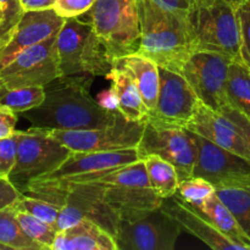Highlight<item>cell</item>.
Instances as JSON below:
<instances>
[{
    "label": "cell",
    "mask_w": 250,
    "mask_h": 250,
    "mask_svg": "<svg viewBox=\"0 0 250 250\" xmlns=\"http://www.w3.org/2000/svg\"><path fill=\"white\" fill-rule=\"evenodd\" d=\"M92 81V77L85 76H61L44 87V102L22 115L32 127L38 128L75 131L112 125L121 112L99 106L90 97Z\"/></svg>",
    "instance_id": "6da1fadb"
},
{
    "label": "cell",
    "mask_w": 250,
    "mask_h": 250,
    "mask_svg": "<svg viewBox=\"0 0 250 250\" xmlns=\"http://www.w3.org/2000/svg\"><path fill=\"white\" fill-rule=\"evenodd\" d=\"M60 181L84 183L119 220H132L163 205L164 199L150 187L144 161L95 173L71 176Z\"/></svg>",
    "instance_id": "7a4b0ae2"
},
{
    "label": "cell",
    "mask_w": 250,
    "mask_h": 250,
    "mask_svg": "<svg viewBox=\"0 0 250 250\" xmlns=\"http://www.w3.org/2000/svg\"><path fill=\"white\" fill-rule=\"evenodd\" d=\"M141 44L137 53L151 59L159 67L180 73L193 53L188 11H172L154 0H138Z\"/></svg>",
    "instance_id": "3957f363"
},
{
    "label": "cell",
    "mask_w": 250,
    "mask_h": 250,
    "mask_svg": "<svg viewBox=\"0 0 250 250\" xmlns=\"http://www.w3.org/2000/svg\"><path fill=\"white\" fill-rule=\"evenodd\" d=\"M194 51H214L242 62L237 10L229 0H193L187 12Z\"/></svg>",
    "instance_id": "277c9868"
},
{
    "label": "cell",
    "mask_w": 250,
    "mask_h": 250,
    "mask_svg": "<svg viewBox=\"0 0 250 250\" xmlns=\"http://www.w3.org/2000/svg\"><path fill=\"white\" fill-rule=\"evenodd\" d=\"M56 45L61 76H106L112 68L111 55L87 20L66 19Z\"/></svg>",
    "instance_id": "5b68a950"
},
{
    "label": "cell",
    "mask_w": 250,
    "mask_h": 250,
    "mask_svg": "<svg viewBox=\"0 0 250 250\" xmlns=\"http://www.w3.org/2000/svg\"><path fill=\"white\" fill-rule=\"evenodd\" d=\"M83 16L104 42L112 60L138 51V0H95L92 9Z\"/></svg>",
    "instance_id": "8992f818"
},
{
    "label": "cell",
    "mask_w": 250,
    "mask_h": 250,
    "mask_svg": "<svg viewBox=\"0 0 250 250\" xmlns=\"http://www.w3.org/2000/svg\"><path fill=\"white\" fill-rule=\"evenodd\" d=\"M71 153L46 128L31 127L19 131L16 165L9 178L21 190L31 181L56 170Z\"/></svg>",
    "instance_id": "52a82bcc"
},
{
    "label": "cell",
    "mask_w": 250,
    "mask_h": 250,
    "mask_svg": "<svg viewBox=\"0 0 250 250\" xmlns=\"http://www.w3.org/2000/svg\"><path fill=\"white\" fill-rule=\"evenodd\" d=\"M58 36L24 49L0 68V83L6 88L45 87L61 77Z\"/></svg>",
    "instance_id": "ba28073f"
},
{
    "label": "cell",
    "mask_w": 250,
    "mask_h": 250,
    "mask_svg": "<svg viewBox=\"0 0 250 250\" xmlns=\"http://www.w3.org/2000/svg\"><path fill=\"white\" fill-rule=\"evenodd\" d=\"M146 124V121H129L121 114L114 124L99 128L46 129L71 151H112L138 148Z\"/></svg>",
    "instance_id": "9c48e42d"
},
{
    "label": "cell",
    "mask_w": 250,
    "mask_h": 250,
    "mask_svg": "<svg viewBox=\"0 0 250 250\" xmlns=\"http://www.w3.org/2000/svg\"><path fill=\"white\" fill-rule=\"evenodd\" d=\"M181 226L161 207L132 220H121L115 233L119 250H173Z\"/></svg>",
    "instance_id": "30bf717a"
},
{
    "label": "cell",
    "mask_w": 250,
    "mask_h": 250,
    "mask_svg": "<svg viewBox=\"0 0 250 250\" xmlns=\"http://www.w3.org/2000/svg\"><path fill=\"white\" fill-rule=\"evenodd\" d=\"M138 150L146 155H159L176 167L181 181L193 176L198 149L192 132L182 127L156 126L146 122Z\"/></svg>",
    "instance_id": "8fae6325"
},
{
    "label": "cell",
    "mask_w": 250,
    "mask_h": 250,
    "mask_svg": "<svg viewBox=\"0 0 250 250\" xmlns=\"http://www.w3.org/2000/svg\"><path fill=\"white\" fill-rule=\"evenodd\" d=\"M198 155L193 176L209 181L215 188L250 187V160L193 133Z\"/></svg>",
    "instance_id": "7c38bea8"
},
{
    "label": "cell",
    "mask_w": 250,
    "mask_h": 250,
    "mask_svg": "<svg viewBox=\"0 0 250 250\" xmlns=\"http://www.w3.org/2000/svg\"><path fill=\"white\" fill-rule=\"evenodd\" d=\"M159 75L158 102L146 116V122L186 128L194 117L200 99L181 73L159 67Z\"/></svg>",
    "instance_id": "4fadbf2b"
},
{
    "label": "cell",
    "mask_w": 250,
    "mask_h": 250,
    "mask_svg": "<svg viewBox=\"0 0 250 250\" xmlns=\"http://www.w3.org/2000/svg\"><path fill=\"white\" fill-rule=\"evenodd\" d=\"M232 60L214 51H195L181 68L195 94L207 106L219 111L229 104L226 82Z\"/></svg>",
    "instance_id": "5bb4252c"
},
{
    "label": "cell",
    "mask_w": 250,
    "mask_h": 250,
    "mask_svg": "<svg viewBox=\"0 0 250 250\" xmlns=\"http://www.w3.org/2000/svg\"><path fill=\"white\" fill-rule=\"evenodd\" d=\"M65 20L54 9L24 11L10 41L0 48V68L24 49L58 36Z\"/></svg>",
    "instance_id": "9a60e30c"
},
{
    "label": "cell",
    "mask_w": 250,
    "mask_h": 250,
    "mask_svg": "<svg viewBox=\"0 0 250 250\" xmlns=\"http://www.w3.org/2000/svg\"><path fill=\"white\" fill-rule=\"evenodd\" d=\"M186 128L221 148L250 160V144L241 129L222 112L207 106L202 100L194 117Z\"/></svg>",
    "instance_id": "2e32d148"
},
{
    "label": "cell",
    "mask_w": 250,
    "mask_h": 250,
    "mask_svg": "<svg viewBox=\"0 0 250 250\" xmlns=\"http://www.w3.org/2000/svg\"><path fill=\"white\" fill-rule=\"evenodd\" d=\"M139 160H142V155L138 148L112 151H72L56 170L36 180H61L71 176L102 172Z\"/></svg>",
    "instance_id": "e0dca14e"
},
{
    "label": "cell",
    "mask_w": 250,
    "mask_h": 250,
    "mask_svg": "<svg viewBox=\"0 0 250 250\" xmlns=\"http://www.w3.org/2000/svg\"><path fill=\"white\" fill-rule=\"evenodd\" d=\"M168 199L170 202H165L164 199L161 209L175 221H177L181 229L204 242L208 247L216 250L243 249L239 244L234 243L221 233L202 211L189 203L185 202L177 194Z\"/></svg>",
    "instance_id": "ac0fdd59"
},
{
    "label": "cell",
    "mask_w": 250,
    "mask_h": 250,
    "mask_svg": "<svg viewBox=\"0 0 250 250\" xmlns=\"http://www.w3.org/2000/svg\"><path fill=\"white\" fill-rule=\"evenodd\" d=\"M53 250H119L114 236L92 220L84 219L75 226L59 231Z\"/></svg>",
    "instance_id": "d6986e66"
},
{
    "label": "cell",
    "mask_w": 250,
    "mask_h": 250,
    "mask_svg": "<svg viewBox=\"0 0 250 250\" xmlns=\"http://www.w3.org/2000/svg\"><path fill=\"white\" fill-rule=\"evenodd\" d=\"M112 67L120 68L131 76L143 97L148 111H153L158 102L160 85L158 63L142 54L133 53L115 58L112 60Z\"/></svg>",
    "instance_id": "ffe728a7"
},
{
    "label": "cell",
    "mask_w": 250,
    "mask_h": 250,
    "mask_svg": "<svg viewBox=\"0 0 250 250\" xmlns=\"http://www.w3.org/2000/svg\"><path fill=\"white\" fill-rule=\"evenodd\" d=\"M117 98L119 111L129 121H146L148 107L131 76L117 67H112L106 76Z\"/></svg>",
    "instance_id": "44dd1931"
},
{
    "label": "cell",
    "mask_w": 250,
    "mask_h": 250,
    "mask_svg": "<svg viewBox=\"0 0 250 250\" xmlns=\"http://www.w3.org/2000/svg\"><path fill=\"white\" fill-rule=\"evenodd\" d=\"M194 208L202 211L227 238L239 244L243 249L250 250V238L248 234L243 231L236 216L232 214L227 205L217 197L216 193L208 198L204 203Z\"/></svg>",
    "instance_id": "7402d4cb"
},
{
    "label": "cell",
    "mask_w": 250,
    "mask_h": 250,
    "mask_svg": "<svg viewBox=\"0 0 250 250\" xmlns=\"http://www.w3.org/2000/svg\"><path fill=\"white\" fill-rule=\"evenodd\" d=\"M144 161L150 187L163 199H168L177 194L180 177L177 170L171 163L159 155H146Z\"/></svg>",
    "instance_id": "603a6c76"
},
{
    "label": "cell",
    "mask_w": 250,
    "mask_h": 250,
    "mask_svg": "<svg viewBox=\"0 0 250 250\" xmlns=\"http://www.w3.org/2000/svg\"><path fill=\"white\" fill-rule=\"evenodd\" d=\"M227 102L250 119V70L243 62L232 61L226 82Z\"/></svg>",
    "instance_id": "cb8c5ba5"
},
{
    "label": "cell",
    "mask_w": 250,
    "mask_h": 250,
    "mask_svg": "<svg viewBox=\"0 0 250 250\" xmlns=\"http://www.w3.org/2000/svg\"><path fill=\"white\" fill-rule=\"evenodd\" d=\"M0 249L43 250L24 233L17 220L14 205L0 210Z\"/></svg>",
    "instance_id": "d4e9b609"
},
{
    "label": "cell",
    "mask_w": 250,
    "mask_h": 250,
    "mask_svg": "<svg viewBox=\"0 0 250 250\" xmlns=\"http://www.w3.org/2000/svg\"><path fill=\"white\" fill-rule=\"evenodd\" d=\"M45 99L44 87H22L6 88L2 85L0 89V105L11 109L16 114L39 106Z\"/></svg>",
    "instance_id": "484cf974"
},
{
    "label": "cell",
    "mask_w": 250,
    "mask_h": 250,
    "mask_svg": "<svg viewBox=\"0 0 250 250\" xmlns=\"http://www.w3.org/2000/svg\"><path fill=\"white\" fill-rule=\"evenodd\" d=\"M216 194L236 216L250 238V187L216 188Z\"/></svg>",
    "instance_id": "4316f807"
},
{
    "label": "cell",
    "mask_w": 250,
    "mask_h": 250,
    "mask_svg": "<svg viewBox=\"0 0 250 250\" xmlns=\"http://www.w3.org/2000/svg\"><path fill=\"white\" fill-rule=\"evenodd\" d=\"M16 216L24 233L43 248V250H53V243L55 239L56 231L51 225L42 221L38 217L16 209Z\"/></svg>",
    "instance_id": "83f0119b"
},
{
    "label": "cell",
    "mask_w": 250,
    "mask_h": 250,
    "mask_svg": "<svg viewBox=\"0 0 250 250\" xmlns=\"http://www.w3.org/2000/svg\"><path fill=\"white\" fill-rule=\"evenodd\" d=\"M216 193V188L209 181L202 177L192 176L181 181L178 185L177 195L193 207H198L204 203L208 198Z\"/></svg>",
    "instance_id": "f1b7e54d"
},
{
    "label": "cell",
    "mask_w": 250,
    "mask_h": 250,
    "mask_svg": "<svg viewBox=\"0 0 250 250\" xmlns=\"http://www.w3.org/2000/svg\"><path fill=\"white\" fill-rule=\"evenodd\" d=\"M14 207L16 209L23 210V211L38 217L42 221L51 225L56 229V224H58V219L61 210L59 205L51 204V203L38 199V198L22 194V197L20 198L19 202Z\"/></svg>",
    "instance_id": "f546056e"
},
{
    "label": "cell",
    "mask_w": 250,
    "mask_h": 250,
    "mask_svg": "<svg viewBox=\"0 0 250 250\" xmlns=\"http://www.w3.org/2000/svg\"><path fill=\"white\" fill-rule=\"evenodd\" d=\"M1 21H0V48L11 38L15 28L24 14L21 0H0Z\"/></svg>",
    "instance_id": "4dcf8cb0"
},
{
    "label": "cell",
    "mask_w": 250,
    "mask_h": 250,
    "mask_svg": "<svg viewBox=\"0 0 250 250\" xmlns=\"http://www.w3.org/2000/svg\"><path fill=\"white\" fill-rule=\"evenodd\" d=\"M241 34L242 62L250 70V0H243L236 6Z\"/></svg>",
    "instance_id": "1f68e13d"
},
{
    "label": "cell",
    "mask_w": 250,
    "mask_h": 250,
    "mask_svg": "<svg viewBox=\"0 0 250 250\" xmlns=\"http://www.w3.org/2000/svg\"><path fill=\"white\" fill-rule=\"evenodd\" d=\"M19 149V131L12 136L0 139V176L9 177L17 160Z\"/></svg>",
    "instance_id": "d6a6232c"
},
{
    "label": "cell",
    "mask_w": 250,
    "mask_h": 250,
    "mask_svg": "<svg viewBox=\"0 0 250 250\" xmlns=\"http://www.w3.org/2000/svg\"><path fill=\"white\" fill-rule=\"evenodd\" d=\"M95 0H55L53 9L63 19L81 17L89 11Z\"/></svg>",
    "instance_id": "836d02e7"
},
{
    "label": "cell",
    "mask_w": 250,
    "mask_h": 250,
    "mask_svg": "<svg viewBox=\"0 0 250 250\" xmlns=\"http://www.w3.org/2000/svg\"><path fill=\"white\" fill-rule=\"evenodd\" d=\"M22 197V192L9 177L0 176V210L12 207Z\"/></svg>",
    "instance_id": "e575fe53"
},
{
    "label": "cell",
    "mask_w": 250,
    "mask_h": 250,
    "mask_svg": "<svg viewBox=\"0 0 250 250\" xmlns=\"http://www.w3.org/2000/svg\"><path fill=\"white\" fill-rule=\"evenodd\" d=\"M219 111L222 112L227 119L231 120V121L233 122L239 129H241L243 136L246 137L247 141H248L250 144V119L249 117L246 116V115H244L243 112L239 111V110H237L236 107L231 106L229 104L225 105V106L221 107Z\"/></svg>",
    "instance_id": "d590c367"
},
{
    "label": "cell",
    "mask_w": 250,
    "mask_h": 250,
    "mask_svg": "<svg viewBox=\"0 0 250 250\" xmlns=\"http://www.w3.org/2000/svg\"><path fill=\"white\" fill-rule=\"evenodd\" d=\"M17 124V114L11 109L0 105V139L6 138L15 133Z\"/></svg>",
    "instance_id": "8d00e7d4"
},
{
    "label": "cell",
    "mask_w": 250,
    "mask_h": 250,
    "mask_svg": "<svg viewBox=\"0 0 250 250\" xmlns=\"http://www.w3.org/2000/svg\"><path fill=\"white\" fill-rule=\"evenodd\" d=\"M95 100L103 109L109 111H119V98L111 85L109 89H103L102 92L98 93Z\"/></svg>",
    "instance_id": "74e56055"
},
{
    "label": "cell",
    "mask_w": 250,
    "mask_h": 250,
    "mask_svg": "<svg viewBox=\"0 0 250 250\" xmlns=\"http://www.w3.org/2000/svg\"><path fill=\"white\" fill-rule=\"evenodd\" d=\"M154 1L172 11H188L193 4V0H154Z\"/></svg>",
    "instance_id": "f35d334b"
},
{
    "label": "cell",
    "mask_w": 250,
    "mask_h": 250,
    "mask_svg": "<svg viewBox=\"0 0 250 250\" xmlns=\"http://www.w3.org/2000/svg\"><path fill=\"white\" fill-rule=\"evenodd\" d=\"M55 0H21L24 11H39L53 9Z\"/></svg>",
    "instance_id": "ab89813d"
},
{
    "label": "cell",
    "mask_w": 250,
    "mask_h": 250,
    "mask_svg": "<svg viewBox=\"0 0 250 250\" xmlns=\"http://www.w3.org/2000/svg\"><path fill=\"white\" fill-rule=\"evenodd\" d=\"M229 2H232V4H233L234 6H237V5H238L239 2L243 1V0H229Z\"/></svg>",
    "instance_id": "60d3db41"
},
{
    "label": "cell",
    "mask_w": 250,
    "mask_h": 250,
    "mask_svg": "<svg viewBox=\"0 0 250 250\" xmlns=\"http://www.w3.org/2000/svg\"><path fill=\"white\" fill-rule=\"evenodd\" d=\"M0 21H1V10H0Z\"/></svg>",
    "instance_id": "b9f144b4"
},
{
    "label": "cell",
    "mask_w": 250,
    "mask_h": 250,
    "mask_svg": "<svg viewBox=\"0 0 250 250\" xmlns=\"http://www.w3.org/2000/svg\"><path fill=\"white\" fill-rule=\"evenodd\" d=\"M1 87H2V84H1V83H0V89H1Z\"/></svg>",
    "instance_id": "7bdbcfd3"
}]
</instances>
